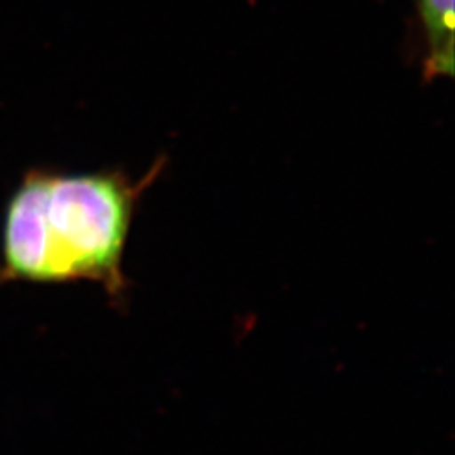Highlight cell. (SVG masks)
Wrapping results in <instances>:
<instances>
[{
  "mask_svg": "<svg viewBox=\"0 0 455 455\" xmlns=\"http://www.w3.org/2000/svg\"><path fill=\"white\" fill-rule=\"evenodd\" d=\"M146 180L124 172L58 174L34 169L11 195L2 220L0 287L5 283L95 282L120 297L124 250Z\"/></svg>",
  "mask_w": 455,
  "mask_h": 455,
  "instance_id": "1",
  "label": "cell"
},
{
  "mask_svg": "<svg viewBox=\"0 0 455 455\" xmlns=\"http://www.w3.org/2000/svg\"><path fill=\"white\" fill-rule=\"evenodd\" d=\"M425 36L423 80L452 78L455 73V0H415Z\"/></svg>",
  "mask_w": 455,
  "mask_h": 455,
  "instance_id": "2",
  "label": "cell"
}]
</instances>
